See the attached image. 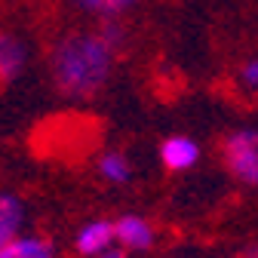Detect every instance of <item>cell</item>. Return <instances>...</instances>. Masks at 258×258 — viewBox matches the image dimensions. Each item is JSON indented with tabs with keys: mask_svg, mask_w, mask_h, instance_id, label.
Masks as SVG:
<instances>
[{
	"mask_svg": "<svg viewBox=\"0 0 258 258\" xmlns=\"http://www.w3.org/2000/svg\"><path fill=\"white\" fill-rule=\"evenodd\" d=\"M114 55L95 31H68L49 43V77L64 99H95L111 80Z\"/></svg>",
	"mask_w": 258,
	"mask_h": 258,
	"instance_id": "6da1fadb",
	"label": "cell"
},
{
	"mask_svg": "<svg viewBox=\"0 0 258 258\" xmlns=\"http://www.w3.org/2000/svg\"><path fill=\"white\" fill-rule=\"evenodd\" d=\"M221 160L237 181L258 187V133L255 129L231 133L221 142Z\"/></svg>",
	"mask_w": 258,
	"mask_h": 258,
	"instance_id": "7a4b0ae2",
	"label": "cell"
},
{
	"mask_svg": "<svg viewBox=\"0 0 258 258\" xmlns=\"http://www.w3.org/2000/svg\"><path fill=\"white\" fill-rule=\"evenodd\" d=\"M114 240H117V224H111V221H89V224L80 228V234L74 240V249L83 258H95L105 249H111Z\"/></svg>",
	"mask_w": 258,
	"mask_h": 258,
	"instance_id": "3957f363",
	"label": "cell"
},
{
	"mask_svg": "<svg viewBox=\"0 0 258 258\" xmlns=\"http://www.w3.org/2000/svg\"><path fill=\"white\" fill-rule=\"evenodd\" d=\"M197 157H200L197 142H190L184 136H172V139H166L163 145H160V160H163V166L172 169V172L190 169L194 163H197Z\"/></svg>",
	"mask_w": 258,
	"mask_h": 258,
	"instance_id": "277c9868",
	"label": "cell"
},
{
	"mask_svg": "<svg viewBox=\"0 0 258 258\" xmlns=\"http://www.w3.org/2000/svg\"><path fill=\"white\" fill-rule=\"evenodd\" d=\"M117 243L123 249H151L154 246V228L151 221L139 215H123L117 221Z\"/></svg>",
	"mask_w": 258,
	"mask_h": 258,
	"instance_id": "5b68a950",
	"label": "cell"
},
{
	"mask_svg": "<svg viewBox=\"0 0 258 258\" xmlns=\"http://www.w3.org/2000/svg\"><path fill=\"white\" fill-rule=\"evenodd\" d=\"M0 258H55L52 246L40 237H16L10 243H0Z\"/></svg>",
	"mask_w": 258,
	"mask_h": 258,
	"instance_id": "8992f818",
	"label": "cell"
},
{
	"mask_svg": "<svg viewBox=\"0 0 258 258\" xmlns=\"http://www.w3.org/2000/svg\"><path fill=\"white\" fill-rule=\"evenodd\" d=\"M22 218H25V209H22L19 197L4 194V197H0V243H10V240L22 237V234H19Z\"/></svg>",
	"mask_w": 258,
	"mask_h": 258,
	"instance_id": "52a82bcc",
	"label": "cell"
},
{
	"mask_svg": "<svg viewBox=\"0 0 258 258\" xmlns=\"http://www.w3.org/2000/svg\"><path fill=\"white\" fill-rule=\"evenodd\" d=\"M22 68H25V46L13 34H4V40H0V77H4V83H13V77L22 74Z\"/></svg>",
	"mask_w": 258,
	"mask_h": 258,
	"instance_id": "ba28073f",
	"label": "cell"
},
{
	"mask_svg": "<svg viewBox=\"0 0 258 258\" xmlns=\"http://www.w3.org/2000/svg\"><path fill=\"white\" fill-rule=\"evenodd\" d=\"M68 7L80 10V13H89V16H99V19H117L123 16L136 0H64Z\"/></svg>",
	"mask_w": 258,
	"mask_h": 258,
	"instance_id": "9c48e42d",
	"label": "cell"
},
{
	"mask_svg": "<svg viewBox=\"0 0 258 258\" xmlns=\"http://www.w3.org/2000/svg\"><path fill=\"white\" fill-rule=\"evenodd\" d=\"M99 172H102L111 184H126L129 178H133V166H129V160H126L123 154H117V151H111V154H105V157L99 160Z\"/></svg>",
	"mask_w": 258,
	"mask_h": 258,
	"instance_id": "30bf717a",
	"label": "cell"
},
{
	"mask_svg": "<svg viewBox=\"0 0 258 258\" xmlns=\"http://www.w3.org/2000/svg\"><path fill=\"white\" fill-rule=\"evenodd\" d=\"M95 34L108 43L111 52H120L126 46V31H123V25H117V19H105L99 28H95Z\"/></svg>",
	"mask_w": 258,
	"mask_h": 258,
	"instance_id": "8fae6325",
	"label": "cell"
},
{
	"mask_svg": "<svg viewBox=\"0 0 258 258\" xmlns=\"http://www.w3.org/2000/svg\"><path fill=\"white\" fill-rule=\"evenodd\" d=\"M240 83H243L246 89H258V58L246 61L243 68H240Z\"/></svg>",
	"mask_w": 258,
	"mask_h": 258,
	"instance_id": "7c38bea8",
	"label": "cell"
},
{
	"mask_svg": "<svg viewBox=\"0 0 258 258\" xmlns=\"http://www.w3.org/2000/svg\"><path fill=\"white\" fill-rule=\"evenodd\" d=\"M95 258H126V255H123V246H111V249H105L102 255H95Z\"/></svg>",
	"mask_w": 258,
	"mask_h": 258,
	"instance_id": "4fadbf2b",
	"label": "cell"
}]
</instances>
